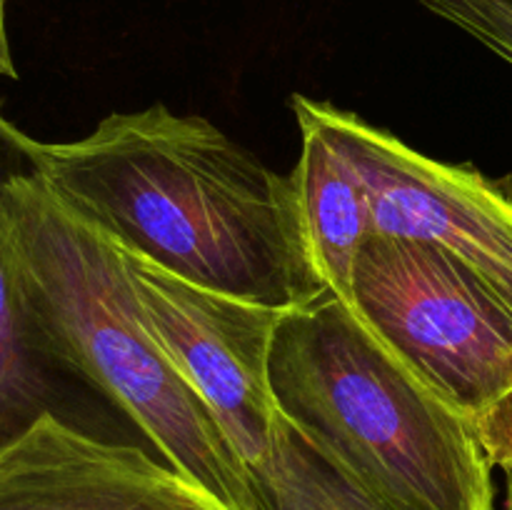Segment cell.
Segmentation results:
<instances>
[{"label": "cell", "instance_id": "cell-1", "mask_svg": "<svg viewBox=\"0 0 512 510\" xmlns=\"http://www.w3.org/2000/svg\"><path fill=\"white\" fill-rule=\"evenodd\" d=\"M28 158L123 253L188 283L283 310L328 293L305 250L293 178L203 115L163 103L110 113L65 143L30 135Z\"/></svg>", "mask_w": 512, "mask_h": 510}, {"label": "cell", "instance_id": "cell-2", "mask_svg": "<svg viewBox=\"0 0 512 510\" xmlns=\"http://www.w3.org/2000/svg\"><path fill=\"white\" fill-rule=\"evenodd\" d=\"M0 260L40 358L113 400L220 508L258 510L245 463L145 328L123 250L30 165L0 178Z\"/></svg>", "mask_w": 512, "mask_h": 510}, {"label": "cell", "instance_id": "cell-3", "mask_svg": "<svg viewBox=\"0 0 512 510\" xmlns=\"http://www.w3.org/2000/svg\"><path fill=\"white\" fill-rule=\"evenodd\" d=\"M270 385L285 420L400 508L493 510V465L473 420L333 293L280 320Z\"/></svg>", "mask_w": 512, "mask_h": 510}, {"label": "cell", "instance_id": "cell-4", "mask_svg": "<svg viewBox=\"0 0 512 510\" xmlns=\"http://www.w3.org/2000/svg\"><path fill=\"white\" fill-rule=\"evenodd\" d=\"M348 308L465 418H478L512 388V310L430 240L370 235Z\"/></svg>", "mask_w": 512, "mask_h": 510}, {"label": "cell", "instance_id": "cell-5", "mask_svg": "<svg viewBox=\"0 0 512 510\" xmlns=\"http://www.w3.org/2000/svg\"><path fill=\"white\" fill-rule=\"evenodd\" d=\"M295 115L313 120L358 165L373 203L375 233L440 245L512 310V180L470 163H443L360 115L293 95Z\"/></svg>", "mask_w": 512, "mask_h": 510}, {"label": "cell", "instance_id": "cell-6", "mask_svg": "<svg viewBox=\"0 0 512 510\" xmlns=\"http://www.w3.org/2000/svg\"><path fill=\"white\" fill-rule=\"evenodd\" d=\"M140 318L180 378L210 410L225 438L253 465L270 450L280 408L270 353L288 310L188 283L123 253Z\"/></svg>", "mask_w": 512, "mask_h": 510}, {"label": "cell", "instance_id": "cell-7", "mask_svg": "<svg viewBox=\"0 0 512 510\" xmlns=\"http://www.w3.org/2000/svg\"><path fill=\"white\" fill-rule=\"evenodd\" d=\"M0 510H223L135 445L108 443L45 413L0 450Z\"/></svg>", "mask_w": 512, "mask_h": 510}, {"label": "cell", "instance_id": "cell-8", "mask_svg": "<svg viewBox=\"0 0 512 510\" xmlns=\"http://www.w3.org/2000/svg\"><path fill=\"white\" fill-rule=\"evenodd\" d=\"M295 118L303 148L290 178L305 250L325 290L350 305L358 253L375 233L368 185L358 165L320 125L303 115Z\"/></svg>", "mask_w": 512, "mask_h": 510}, {"label": "cell", "instance_id": "cell-9", "mask_svg": "<svg viewBox=\"0 0 512 510\" xmlns=\"http://www.w3.org/2000/svg\"><path fill=\"white\" fill-rule=\"evenodd\" d=\"M248 475L258 510H405L368 488L285 418L268 453L248 465Z\"/></svg>", "mask_w": 512, "mask_h": 510}, {"label": "cell", "instance_id": "cell-10", "mask_svg": "<svg viewBox=\"0 0 512 510\" xmlns=\"http://www.w3.org/2000/svg\"><path fill=\"white\" fill-rule=\"evenodd\" d=\"M28 140L30 135L5 115L0 103V178L28 168ZM50 368L53 365L30 348L0 260V450L23 435L40 415L55 413Z\"/></svg>", "mask_w": 512, "mask_h": 510}, {"label": "cell", "instance_id": "cell-11", "mask_svg": "<svg viewBox=\"0 0 512 510\" xmlns=\"http://www.w3.org/2000/svg\"><path fill=\"white\" fill-rule=\"evenodd\" d=\"M512 65V0H418Z\"/></svg>", "mask_w": 512, "mask_h": 510}, {"label": "cell", "instance_id": "cell-12", "mask_svg": "<svg viewBox=\"0 0 512 510\" xmlns=\"http://www.w3.org/2000/svg\"><path fill=\"white\" fill-rule=\"evenodd\" d=\"M473 425L490 465L512 473V388L473 418Z\"/></svg>", "mask_w": 512, "mask_h": 510}, {"label": "cell", "instance_id": "cell-13", "mask_svg": "<svg viewBox=\"0 0 512 510\" xmlns=\"http://www.w3.org/2000/svg\"><path fill=\"white\" fill-rule=\"evenodd\" d=\"M5 5H8V0H0V78L15 80L18 78V73H15L13 50H10V40H8V18H5Z\"/></svg>", "mask_w": 512, "mask_h": 510}, {"label": "cell", "instance_id": "cell-14", "mask_svg": "<svg viewBox=\"0 0 512 510\" xmlns=\"http://www.w3.org/2000/svg\"><path fill=\"white\" fill-rule=\"evenodd\" d=\"M505 483H508V498H505V510H512V473H505Z\"/></svg>", "mask_w": 512, "mask_h": 510}]
</instances>
